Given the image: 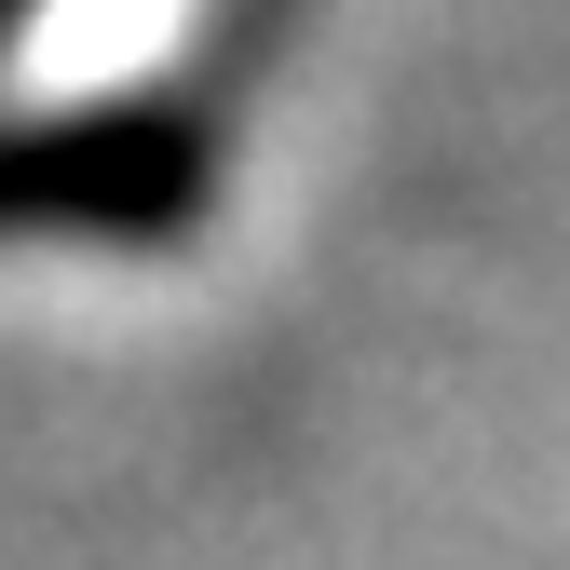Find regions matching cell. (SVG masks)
Segmentation results:
<instances>
[{"label":"cell","instance_id":"cell-1","mask_svg":"<svg viewBox=\"0 0 570 570\" xmlns=\"http://www.w3.org/2000/svg\"><path fill=\"white\" fill-rule=\"evenodd\" d=\"M204 204V136L164 109L0 122V232H177Z\"/></svg>","mask_w":570,"mask_h":570}]
</instances>
